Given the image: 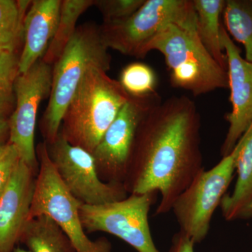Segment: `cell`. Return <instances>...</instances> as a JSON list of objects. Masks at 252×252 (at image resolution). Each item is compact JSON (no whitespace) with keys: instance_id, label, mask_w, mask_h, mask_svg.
Segmentation results:
<instances>
[{"instance_id":"1","label":"cell","mask_w":252,"mask_h":252,"mask_svg":"<svg viewBox=\"0 0 252 252\" xmlns=\"http://www.w3.org/2000/svg\"><path fill=\"white\" fill-rule=\"evenodd\" d=\"M200 117L195 102L172 96L154 104L136 133L124 185L129 194H160L156 215L172 205L204 170Z\"/></svg>"},{"instance_id":"2","label":"cell","mask_w":252,"mask_h":252,"mask_svg":"<svg viewBox=\"0 0 252 252\" xmlns=\"http://www.w3.org/2000/svg\"><path fill=\"white\" fill-rule=\"evenodd\" d=\"M107 72L98 66L89 68L64 112L60 130L69 143L91 154L131 97Z\"/></svg>"},{"instance_id":"3","label":"cell","mask_w":252,"mask_h":252,"mask_svg":"<svg viewBox=\"0 0 252 252\" xmlns=\"http://www.w3.org/2000/svg\"><path fill=\"white\" fill-rule=\"evenodd\" d=\"M99 27L91 23L77 28L69 44L53 66L52 84L47 107L41 120L44 142H54L60 133L63 116L85 75L93 65L108 72L112 58Z\"/></svg>"},{"instance_id":"4","label":"cell","mask_w":252,"mask_h":252,"mask_svg":"<svg viewBox=\"0 0 252 252\" xmlns=\"http://www.w3.org/2000/svg\"><path fill=\"white\" fill-rule=\"evenodd\" d=\"M152 51L164 56L174 88L194 96L228 88L227 70L207 51L196 31L169 25L149 43L145 54Z\"/></svg>"},{"instance_id":"5","label":"cell","mask_w":252,"mask_h":252,"mask_svg":"<svg viewBox=\"0 0 252 252\" xmlns=\"http://www.w3.org/2000/svg\"><path fill=\"white\" fill-rule=\"evenodd\" d=\"M171 24L196 31L193 0H145L129 17L103 23L99 30L108 49L127 56L144 58L149 43Z\"/></svg>"},{"instance_id":"6","label":"cell","mask_w":252,"mask_h":252,"mask_svg":"<svg viewBox=\"0 0 252 252\" xmlns=\"http://www.w3.org/2000/svg\"><path fill=\"white\" fill-rule=\"evenodd\" d=\"M39 172L29 220L46 215L52 218L70 240L76 252H112V244L105 238L91 240L83 226L81 203L63 185L51 161L45 142L36 149Z\"/></svg>"},{"instance_id":"7","label":"cell","mask_w":252,"mask_h":252,"mask_svg":"<svg viewBox=\"0 0 252 252\" xmlns=\"http://www.w3.org/2000/svg\"><path fill=\"white\" fill-rule=\"evenodd\" d=\"M238 150V142L233 152L215 167L199 172L172 205L180 231L195 244L201 243L208 235L214 214L233 180Z\"/></svg>"},{"instance_id":"8","label":"cell","mask_w":252,"mask_h":252,"mask_svg":"<svg viewBox=\"0 0 252 252\" xmlns=\"http://www.w3.org/2000/svg\"><path fill=\"white\" fill-rule=\"evenodd\" d=\"M157 193L130 194L124 200L103 205L81 203L79 215L84 230L114 235L137 252H160L149 224V211Z\"/></svg>"},{"instance_id":"9","label":"cell","mask_w":252,"mask_h":252,"mask_svg":"<svg viewBox=\"0 0 252 252\" xmlns=\"http://www.w3.org/2000/svg\"><path fill=\"white\" fill-rule=\"evenodd\" d=\"M46 147L63 185L81 203L103 205L127 198L128 193L123 184L107 183L99 178L90 152L69 143L60 133Z\"/></svg>"},{"instance_id":"10","label":"cell","mask_w":252,"mask_h":252,"mask_svg":"<svg viewBox=\"0 0 252 252\" xmlns=\"http://www.w3.org/2000/svg\"><path fill=\"white\" fill-rule=\"evenodd\" d=\"M53 65L39 60L27 72L18 74L14 83L16 108L9 118V141L20 158L37 176L34 135L41 101L50 95Z\"/></svg>"},{"instance_id":"11","label":"cell","mask_w":252,"mask_h":252,"mask_svg":"<svg viewBox=\"0 0 252 252\" xmlns=\"http://www.w3.org/2000/svg\"><path fill=\"white\" fill-rule=\"evenodd\" d=\"M160 100L157 93L148 97H131L121 109L92 153L103 182L124 185L140 123Z\"/></svg>"},{"instance_id":"12","label":"cell","mask_w":252,"mask_h":252,"mask_svg":"<svg viewBox=\"0 0 252 252\" xmlns=\"http://www.w3.org/2000/svg\"><path fill=\"white\" fill-rule=\"evenodd\" d=\"M220 41L227 59L228 89L231 112L226 115L228 132L220 154L229 155L252 124V63L243 59L224 26L220 28Z\"/></svg>"},{"instance_id":"13","label":"cell","mask_w":252,"mask_h":252,"mask_svg":"<svg viewBox=\"0 0 252 252\" xmlns=\"http://www.w3.org/2000/svg\"><path fill=\"white\" fill-rule=\"evenodd\" d=\"M36 175L20 159L0 196V252H12L21 240L35 189Z\"/></svg>"},{"instance_id":"14","label":"cell","mask_w":252,"mask_h":252,"mask_svg":"<svg viewBox=\"0 0 252 252\" xmlns=\"http://www.w3.org/2000/svg\"><path fill=\"white\" fill-rule=\"evenodd\" d=\"M62 0H34L23 20V46L19 74L27 72L42 59L56 34Z\"/></svg>"},{"instance_id":"15","label":"cell","mask_w":252,"mask_h":252,"mask_svg":"<svg viewBox=\"0 0 252 252\" xmlns=\"http://www.w3.org/2000/svg\"><path fill=\"white\" fill-rule=\"evenodd\" d=\"M235 160L237 182L230 194H225L220 207L226 220L252 219V124L239 140Z\"/></svg>"},{"instance_id":"16","label":"cell","mask_w":252,"mask_h":252,"mask_svg":"<svg viewBox=\"0 0 252 252\" xmlns=\"http://www.w3.org/2000/svg\"><path fill=\"white\" fill-rule=\"evenodd\" d=\"M199 39L220 67L227 70V59L220 41V16L225 1L193 0Z\"/></svg>"},{"instance_id":"17","label":"cell","mask_w":252,"mask_h":252,"mask_svg":"<svg viewBox=\"0 0 252 252\" xmlns=\"http://www.w3.org/2000/svg\"><path fill=\"white\" fill-rule=\"evenodd\" d=\"M20 240L31 252H76L61 227L46 215L28 220Z\"/></svg>"},{"instance_id":"18","label":"cell","mask_w":252,"mask_h":252,"mask_svg":"<svg viewBox=\"0 0 252 252\" xmlns=\"http://www.w3.org/2000/svg\"><path fill=\"white\" fill-rule=\"evenodd\" d=\"M94 2V0H62L57 30L43 61L51 65L57 62L77 31L78 20Z\"/></svg>"},{"instance_id":"19","label":"cell","mask_w":252,"mask_h":252,"mask_svg":"<svg viewBox=\"0 0 252 252\" xmlns=\"http://www.w3.org/2000/svg\"><path fill=\"white\" fill-rule=\"evenodd\" d=\"M225 28L241 43L245 59L252 63V3L251 0H227L223 11Z\"/></svg>"},{"instance_id":"20","label":"cell","mask_w":252,"mask_h":252,"mask_svg":"<svg viewBox=\"0 0 252 252\" xmlns=\"http://www.w3.org/2000/svg\"><path fill=\"white\" fill-rule=\"evenodd\" d=\"M23 35L0 46V109L10 112L14 104V83L19 74L18 46Z\"/></svg>"},{"instance_id":"21","label":"cell","mask_w":252,"mask_h":252,"mask_svg":"<svg viewBox=\"0 0 252 252\" xmlns=\"http://www.w3.org/2000/svg\"><path fill=\"white\" fill-rule=\"evenodd\" d=\"M119 82L130 97H148L157 94V74L144 63L127 64L122 70Z\"/></svg>"},{"instance_id":"22","label":"cell","mask_w":252,"mask_h":252,"mask_svg":"<svg viewBox=\"0 0 252 252\" xmlns=\"http://www.w3.org/2000/svg\"><path fill=\"white\" fill-rule=\"evenodd\" d=\"M31 1L0 0V46L23 34V20Z\"/></svg>"},{"instance_id":"23","label":"cell","mask_w":252,"mask_h":252,"mask_svg":"<svg viewBox=\"0 0 252 252\" xmlns=\"http://www.w3.org/2000/svg\"><path fill=\"white\" fill-rule=\"evenodd\" d=\"M145 0H94L95 6L103 16L104 23L121 21L134 14Z\"/></svg>"},{"instance_id":"24","label":"cell","mask_w":252,"mask_h":252,"mask_svg":"<svg viewBox=\"0 0 252 252\" xmlns=\"http://www.w3.org/2000/svg\"><path fill=\"white\" fill-rule=\"evenodd\" d=\"M20 159L16 149L12 144H9L6 153L0 159V196L9 185Z\"/></svg>"},{"instance_id":"25","label":"cell","mask_w":252,"mask_h":252,"mask_svg":"<svg viewBox=\"0 0 252 252\" xmlns=\"http://www.w3.org/2000/svg\"><path fill=\"white\" fill-rule=\"evenodd\" d=\"M193 240L182 232L174 235L172 240V245L170 252H194Z\"/></svg>"},{"instance_id":"26","label":"cell","mask_w":252,"mask_h":252,"mask_svg":"<svg viewBox=\"0 0 252 252\" xmlns=\"http://www.w3.org/2000/svg\"><path fill=\"white\" fill-rule=\"evenodd\" d=\"M9 112L0 109V142H4L5 139L9 137Z\"/></svg>"},{"instance_id":"27","label":"cell","mask_w":252,"mask_h":252,"mask_svg":"<svg viewBox=\"0 0 252 252\" xmlns=\"http://www.w3.org/2000/svg\"><path fill=\"white\" fill-rule=\"evenodd\" d=\"M9 142H0V159L3 157L9 148Z\"/></svg>"},{"instance_id":"28","label":"cell","mask_w":252,"mask_h":252,"mask_svg":"<svg viewBox=\"0 0 252 252\" xmlns=\"http://www.w3.org/2000/svg\"><path fill=\"white\" fill-rule=\"evenodd\" d=\"M12 252H31L29 250H26L24 249L21 248H15L14 251Z\"/></svg>"},{"instance_id":"29","label":"cell","mask_w":252,"mask_h":252,"mask_svg":"<svg viewBox=\"0 0 252 252\" xmlns=\"http://www.w3.org/2000/svg\"><path fill=\"white\" fill-rule=\"evenodd\" d=\"M252 3V0H251Z\"/></svg>"}]
</instances>
